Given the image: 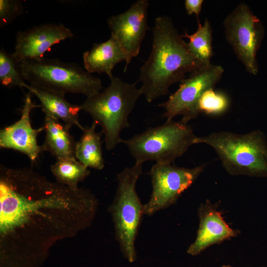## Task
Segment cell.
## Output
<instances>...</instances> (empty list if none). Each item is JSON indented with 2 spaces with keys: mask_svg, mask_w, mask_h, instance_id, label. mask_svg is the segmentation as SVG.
<instances>
[{
  "mask_svg": "<svg viewBox=\"0 0 267 267\" xmlns=\"http://www.w3.org/2000/svg\"><path fill=\"white\" fill-rule=\"evenodd\" d=\"M152 35L151 51L137 81L141 82L140 90L149 103L167 94L170 87L183 80L186 73L206 66L190 53L169 17L155 18Z\"/></svg>",
  "mask_w": 267,
  "mask_h": 267,
  "instance_id": "1",
  "label": "cell"
},
{
  "mask_svg": "<svg viewBox=\"0 0 267 267\" xmlns=\"http://www.w3.org/2000/svg\"><path fill=\"white\" fill-rule=\"evenodd\" d=\"M198 143L212 147L231 175L267 177V141L265 134L259 130L246 134L214 132L197 136Z\"/></svg>",
  "mask_w": 267,
  "mask_h": 267,
  "instance_id": "2",
  "label": "cell"
},
{
  "mask_svg": "<svg viewBox=\"0 0 267 267\" xmlns=\"http://www.w3.org/2000/svg\"><path fill=\"white\" fill-rule=\"evenodd\" d=\"M110 79L107 88L87 97L80 105L81 111L88 113L93 122L101 126L108 150L121 143V132L130 126L129 116L141 95L136 86L137 82L129 84L115 76Z\"/></svg>",
  "mask_w": 267,
  "mask_h": 267,
  "instance_id": "3",
  "label": "cell"
},
{
  "mask_svg": "<svg viewBox=\"0 0 267 267\" xmlns=\"http://www.w3.org/2000/svg\"><path fill=\"white\" fill-rule=\"evenodd\" d=\"M29 85L63 96L67 93L91 96L103 89L101 80L75 63L42 57L19 63Z\"/></svg>",
  "mask_w": 267,
  "mask_h": 267,
  "instance_id": "4",
  "label": "cell"
},
{
  "mask_svg": "<svg viewBox=\"0 0 267 267\" xmlns=\"http://www.w3.org/2000/svg\"><path fill=\"white\" fill-rule=\"evenodd\" d=\"M197 137L187 124L171 121L122 139L121 143L127 146L135 162L172 164L196 144Z\"/></svg>",
  "mask_w": 267,
  "mask_h": 267,
  "instance_id": "5",
  "label": "cell"
},
{
  "mask_svg": "<svg viewBox=\"0 0 267 267\" xmlns=\"http://www.w3.org/2000/svg\"><path fill=\"white\" fill-rule=\"evenodd\" d=\"M142 164L135 162L118 174L116 193L110 208L116 239L123 256L130 263L136 259L135 241L144 215V205L135 189Z\"/></svg>",
  "mask_w": 267,
  "mask_h": 267,
  "instance_id": "6",
  "label": "cell"
},
{
  "mask_svg": "<svg viewBox=\"0 0 267 267\" xmlns=\"http://www.w3.org/2000/svg\"><path fill=\"white\" fill-rule=\"evenodd\" d=\"M223 26L226 39L238 58L249 73L257 75L259 68L256 54L265 35L260 20L242 3L225 18Z\"/></svg>",
  "mask_w": 267,
  "mask_h": 267,
  "instance_id": "7",
  "label": "cell"
},
{
  "mask_svg": "<svg viewBox=\"0 0 267 267\" xmlns=\"http://www.w3.org/2000/svg\"><path fill=\"white\" fill-rule=\"evenodd\" d=\"M223 72L221 66L210 64L192 72L182 80L178 90L166 101L158 105L166 110L163 116L166 122L173 121L178 115L182 116L180 121L185 124L196 118L199 114L197 111L199 98L206 90L214 88Z\"/></svg>",
  "mask_w": 267,
  "mask_h": 267,
  "instance_id": "8",
  "label": "cell"
},
{
  "mask_svg": "<svg viewBox=\"0 0 267 267\" xmlns=\"http://www.w3.org/2000/svg\"><path fill=\"white\" fill-rule=\"evenodd\" d=\"M204 169V165L193 168L178 167L172 164L156 163L152 166L149 172L152 191L150 199L143 206L144 215L152 216L175 204Z\"/></svg>",
  "mask_w": 267,
  "mask_h": 267,
  "instance_id": "9",
  "label": "cell"
},
{
  "mask_svg": "<svg viewBox=\"0 0 267 267\" xmlns=\"http://www.w3.org/2000/svg\"><path fill=\"white\" fill-rule=\"evenodd\" d=\"M147 0H138L125 12L113 15L107 20L111 36L133 58L140 51L141 43L149 28L147 25Z\"/></svg>",
  "mask_w": 267,
  "mask_h": 267,
  "instance_id": "10",
  "label": "cell"
},
{
  "mask_svg": "<svg viewBox=\"0 0 267 267\" xmlns=\"http://www.w3.org/2000/svg\"><path fill=\"white\" fill-rule=\"evenodd\" d=\"M73 36L71 30L62 24H45L19 31L11 55L18 63L40 58L53 45Z\"/></svg>",
  "mask_w": 267,
  "mask_h": 267,
  "instance_id": "11",
  "label": "cell"
},
{
  "mask_svg": "<svg viewBox=\"0 0 267 267\" xmlns=\"http://www.w3.org/2000/svg\"><path fill=\"white\" fill-rule=\"evenodd\" d=\"M32 93L26 94L20 119L14 124L0 131V147L10 149L25 154L32 162H35L43 152L42 145L38 143L37 137L44 130L32 127L30 115L32 110L41 107L32 101Z\"/></svg>",
  "mask_w": 267,
  "mask_h": 267,
  "instance_id": "12",
  "label": "cell"
},
{
  "mask_svg": "<svg viewBox=\"0 0 267 267\" xmlns=\"http://www.w3.org/2000/svg\"><path fill=\"white\" fill-rule=\"evenodd\" d=\"M198 216L199 226L197 236L187 250L191 255H197L208 247L230 239L239 233L228 226L221 212L209 201L200 206Z\"/></svg>",
  "mask_w": 267,
  "mask_h": 267,
  "instance_id": "13",
  "label": "cell"
},
{
  "mask_svg": "<svg viewBox=\"0 0 267 267\" xmlns=\"http://www.w3.org/2000/svg\"><path fill=\"white\" fill-rule=\"evenodd\" d=\"M84 69L89 73H104L110 78L113 77V70L115 65L126 62L124 72H126L132 58L123 50L120 44L113 36L106 41L94 44L89 50L83 55Z\"/></svg>",
  "mask_w": 267,
  "mask_h": 267,
  "instance_id": "14",
  "label": "cell"
},
{
  "mask_svg": "<svg viewBox=\"0 0 267 267\" xmlns=\"http://www.w3.org/2000/svg\"><path fill=\"white\" fill-rule=\"evenodd\" d=\"M26 89L40 101L42 111L45 116L61 120L69 128L75 126L83 131L85 128L79 123L80 105L68 102L63 96L28 85Z\"/></svg>",
  "mask_w": 267,
  "mask_h": 267,
  "instance_id": "15",
  "label": "cell"
},
{
  "mask_svg": "<svg viewBox=\"0 0 267 267\" xmlns=\"http://www.w3.org/2000/svg\"><path fill=\"white\" fill-rule=\"evenodd\" d=\"M43 126L45 133L43 151L50 152L56 160L76 158V142L70 134V128L48 116H45Z\"/></svg>",
  "mask_w": 267,
  "mask_h": 267,
  "instance_id": "16",
  "label": "cell"
},
{
  "mask_svg": "<svg viewBox=\"0 0 267 267\" xmlns=\"http://www.w3.org/2000/svg\"><path fill=\"white\" fill-rule=\"evenodd\" d=\"M97 125L92 122L90 127L85 128L81 138L76 143L75 157L88 168L101 170L105 165L101 139L102 133L96 132Z\"/></svg>",
  "mask_w": 267,
  "mask_h": 267,
  "instance_id": "17",
  "label": "cell"
},
{
  "mask_svg": "<svg viewBox=\"0 0 267 267\" xmlns=\"http://www.w3.org/2000/svg\"><path fill=\"white\" fill-rule=\"evenodd\" d=\"M182 38L188 39L187 45L192 55L204 65L211 64L213 55L212 48V30L207 19L203 25L198 23L195 32L189 35L185 32L181 35Z\"/></svg>",
  "mask_w": 267,
  "mask_h": 267,
  "instance_id": "18",
  "label": "cell"
},
{
  "mask_svg": "<svg viewBox=\"0 0 267 267\" xmlns=\"http://www.w3.org/2000/svg\"><path fill=\"white\" fill-rule=\"evenodd\" d=\"M50 170L57 182L74 189L90 173L89 168L76 158L57 159Z\"/></svg>",
  "mask_w": 267,
  "mask_h": 267,
  "instance_id": "19",
  "label": "cell"
},
{
  "mask_svg": "<svg viewBox=\"0 0 267 267\" xmlns=\"http://www.w3.org/2000/svg\"><path fill=\"white\" fill-rule=\"evenodd\" d=\"M20 67L13 58L11 53H9L3 46L0 49V83L8 88L16 87L26 88V83Z\"/></svg>",
  "mask_w": 267,
  "mask_h": 267,
  "instance_id": "20",
  "label": "cell"
},
{
  "mask_svg": "<svg viewBox=\"0 0 267 267\" xmlns=\"http://www.w3.org/2000/svg\"><path fill=\"white\" fill-rule=\"evenodd\" d=\"M229 100L223 93L217 92L212 88L206 90L197 103L199 114L217 115L225 112L229 107Z\"/></svg>",
  "mask_w": 267,
  "mask_h": 267,
  "instance_id": "21",
  "label": "cell"
},
{
  "mask_svg": "<svg viewBox=\"0 0 267 267\" xmlns=\"http://www.w3.org/2000/svg\"><path fill=\"white\" fill-rule=\"evenodd\" d=\"M23 2L19 0H0V26L2 28L23 14Z\"/></svg>",
  "mask_w": 267,
  "mask_h": 267,
  "instance_id": "22",
  "label": "cell"
},
{
  "mask_svg": "<svg viewBox=\"0 0 267 267\" xmlns=\"http://www.w3.org/2000/svg\"><path fill=\"white\" fill-rule=\"evenodd\" d=\"M203 0H186L184 2V6L187 13L188 15L195 14L198 19L199 15L201 11Z\"/></svg>",
  "mask_w": 267,
  "mask_h": 267,
  "instance_id": "23",
  "label": "cell"
},
{
  "mask_svg": "<svg viewBox=\"0 0 267 267\" xmlns=\"http://www.w3.org/2000/svg\"><path fill=\"white\" fill-rule=\"evenodd\" d=\"M222 267H231L230 266H225V265H224V266H222Z\"/></svg>",
  "mask_w": 267,
  "mask_h": 267,
  "instance_id": "24",
  "label": "cell"
}]
</instances>
